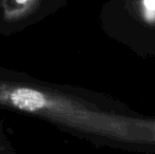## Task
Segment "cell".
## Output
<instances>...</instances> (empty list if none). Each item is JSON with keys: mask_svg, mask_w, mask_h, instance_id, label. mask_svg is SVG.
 I'll list each match as a JSON object with an SVG mask.
<instances>
[{"mask_svg": "<svg viewBox=\"0 0 155 154\" xmlns=\"http://www.w3.org/2000/svg\"><path fill=\"white\" fill-rule=\"evenodd\" d=\"M145 17L148 21H155V0H143Z\"/></svg>", "mask_w": 155, "mask_h": 154, "instance_id": "cell-1", "label": "cell"}]
</instances>
